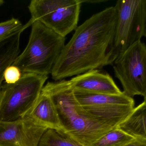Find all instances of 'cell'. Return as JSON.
<instances>
[{
  "label": "cell",
  "instance_id": "cell-4",
  "mask_svg": "<svg viewBox=\"0 0 146 146\" xmlns=\"http://www.w3.org/2000/svg\"><path fill=\"white\" fill-rule=\"evenodd\" d=\"M48 79L47 75L22 73L15 84L3 83L0 91V121H12L28 115Z\"/></svg>",
  "mask_w": 146,
  "mask_h": 146
},
{
  "label": "cell",
  "instance_id": "cell-18",
  "mask_svg": "<svg viewBox=\"0 0 146 146\" xmlns=\"http://www.w3.org/2000/svg\"><path fill=\"white\" fill-rule=\"evenodd\" d=\"M125 146H146V140L139 138H135Z\"/></svg>",
  "mask_w": 146,
  "mask_h": 146
},
{
  "label": "cell",
  "instance_id": "cell-15",
  "mask_svg": "<svg viewBox=\"0 0 146 146\" xmlns=\"http://www.w3.org/2000/svg\"><path fill=\"white\" fill-rule=\"evenodd\" d=\"M38 146H81L57 131L48 129L43 135Z\"/></svg>",
  "mask_w": 146,
  "mask_h": 146
},
{
  "label": "cell",
  "instance_id": "cell-20",
  "mask_svg": "<svg viewBox=\"0 0 146 146\" xmlns=\"http://www.w3.org/2000/svg\"><path fill=\"white\" fill-rule=\"evenodd\" d=\"M144 36L146 38V14L145 21V25H144Z\"/></svg>",
  "mask_w": 146,
  "mask_h": 146
},
{
  "label": "cell",
  "instance_id": "cell-8",
  "mask_svg": "<svg viewBox=\"0 0 146 146\" xmlns=\"http://www.w3.org/2000/svg\"><path fill=\"white\" fill-rule=\"evenodd\" d=\"M74 91L77 101L87 111L117 127L131 115L135 108L133 99L123 92L111 95Z\"/></svg>",
  "mask_w": 146,
  "mask_h": 146
},
{
  "label": "cell",
  "instance_id": "cell-1",
  "mask_svg": "<svg viewBox=\"0 0 146 146\" xmlns=\"http://www.w3.org/2000/svg\"><path fill=\"white\" fill-rule=\"evenodd\" d=\"M116 18L115 6L109 7L77 27L54 66L52 79L61 80L112 65Z\"/></svg>",
  "mask_w": 146,
  "mask_h": 146
},
{
  "label": "cell",
  "instance_id": "cell-12",
  "mask_svg": "<svg viewBox=\"0 0 146 146\" xmlns=\"http://www.w3.org/2000/svg\"><path fill=\"white\" fill-rule=\"evenodd\" d=\"M21 30L0 43V91L6 69L13 65L19 55Z\"/></svg>",
  "mask_w": 146,
  "mask_h": 146
},
{
  "label": "cell",
  "instance_id": "cell-2",
  "mask_svg": "<svg viewBox=\"0 0 146 146\" xmlns=\"http://www.w3.org/2000/svg\"><path fill=\"white\" fill-rule=\"evenodd\" d=\"M42 91L54 101L65 137L81 146H89L117 127L87 111L77 101L70 81L48 82Z\"/></svg>",
  "mask_w": 146,
  "mask_h": 146
},
{
  "label": "cell",
  "instance_id": "cell-22",
  "mask_svg": "<svg viewBox=\"0 0 146 146\" xmlns=\"http://www.w3.org/2000/svg\"><path fill=\"white\" fill-rule=\"evenodd\" d=\"M144 102H145V103H146V94L145 96L144 97Z\"/></svg>",
  "mask_w": 146,
  "mask_h": 146
},
{
  "label": "cell",
  "instance_id": "cell-21",
  "mask_svg": "<svg viewBox=\"0 0 146 146\" xmlns=\"http://www.w3.org/2000/svg\"><path fill=\"white\" fill-rule=\"evenodd\" d=\"M4 1H2V0H0V6L2 5L4 3Z\"/></svg>",
  "mask_w": 146,
  "mask_h": 146
},
{
  "label": "cell",
  "instance_id": "cell-13",
  "mask_svg": "<svg viewBox=\"0 0 146 146\" xmlns=\"http://www.w3.org/2000/svg\"><path fill=\"white\" fill-rule=\"evenodd\" d=\"M134 138L146 140V103L143 102L135 108L127 118L118 127Z\"/></svg>",
  "mask_w": 146,
  "mask_h": 146
},
{
  "label": "cell",
  "instance_id": "cell-6",
  "mask_svg": "<svg viewBox=\"0 0 146 146\" xmlns=\"http://www.w3.org/2000/svg\"><path fill=\"white\" fill-rule=\"evenodd\" d=\"M115 7L117 18L113 42L114 61L144 37L146 0H119Z\"/></svg>",
  "mask_w": 146,
  "mask_h": 146
},
{
  "label": "cell",
  "instance_id": "cell-16",
  "mask_svg": "<svg viewBox=\"0 0 146 146\" xmlns=\"http://www.w3.org/2000/svg\"><path fill=\"white\" fill-rule=\"evenodd\" d=\"M18 19L12 18L0 23V43L16 33L26 29Z\"/></svg>",
  "mask_w": 146,
  "mask_h": 146
},
{
  "label": "cell",
  "instance_id": "cell-17",
  "mask_svg": "<svg viewBox=\"0 0 146 146\" xmlns=\"http://www.w3.org/2000/svg\"><path fill=\"white\" fill-rule=\"evenodd\" d=\"M22 74V73L18 67L12 65L5 70L3 79L7 84H15L19 80Z\"/></svg>",
  "mask_w": 146,
  "mask_h": 146
},
{
  "label": "cell",
  "instance_id": "cell-14",
  "mask_svg": "<svg viewBox=\"0 0 146 146\" xmlns=\"http://www.w3.org/2000/svg\"><path fill=\"white\" fill-rule=\"evenodd\" d=\"M134 139L117 127L108 132L89 146H125Z\"/></svg>",
  "mask_w": 146,
  "mask_h": 146
},
{
  "label": "cell",
  "instance_id": "cell-19",
  "mask_svg": "<svg viewBox=\"0 0 146 146\" xmlns=\"http://www.w3.org/2000/svg\"><path fill=\"white\" fill-rule=\"evenodd\" d=\"M82 3H99L104 2L106 1L105 0H81Z\"/></svg>",
  "mask_w": 146,
  "mask_h": 146
},
{
  "label": "cell",
  "instance_id": "cell-11",
  "mask_svg": "<svg viewBox=\"0 0 146 146\" xmlns=\"http://www.w3.org/2000/svg\"><path fill=\"white\" fill-rule=\"evenodd\" d=\"M38 124L61 133L63 127L57 108L51 98L42 91L36 104L27 115Z\"/></svg>",
  "mask_w": 146,
  "mask_h": 146
},
{
  "label": "cell",
  "instance_id": "cell-5",
  "mask_svg": "<svg viewBox=\"0 0 146 146\" xmlns=\"http://www.w3.org/2000/svg\"><path fill=\"white\" fill-rule=\"evenodd\" d=\"M81 0H32L28 5L31 15L27 27L38 21L64 37L77 28Z\"/></svg>",
  "mask_w": 146,
  "mask_h": 146
},
{
  "label": "cell",
  "instance_id": "cell-3",
  "mask_svg": "<svg viewBox=\"0 0 146 146\" xmlns=\"http://www.w3.org/2000/svg\"><path fill=\"white\" fill-rule=\"evenodd\" d=\"M66 37H62L38 21L31 25L29 41L13 65L22 73L42 75L51 74L64 47Z\"/></svg>",
  "mask_w": 146,
  "mask_h": 146
},
{
  "label": "cell",
  "instance_id": "cell-10",
  "mask_svg": "<svg viewBox=\"0 0 146 146\" xmlns=\"http://www.w3.org/2000/svg\"><path fill=\"white\" fill-rule=\"evenodd\" d=\"M69 81L74 91L111 95L123 93L111 76L99 69L91 70L76 75Z\"/></svg>",
  "mask_w": 146,
  "mask_h": 146
},
{
  "label": "cell",
  "instance_id": "cell-7",
  "mask_svg": "<svg viewBox=\"0 0 146 146\" xmlns=\"http://www.w3.org/2000/svg\"><path fill=\"white\" fill-rule=\"evenodd\" d=\"M115 76L121 82L123 92L128 97L146 94V45L141 40L123 52L113 64Z\"/></svg>",
  "mask_w": 146,
  "mask_h": 146
},
{
  "label": "cell",
  "instance_id": "cell-9",
  "mask_svg": "<svg viewBox=\"0 0 146 146\" xmlns=\"http://www.w3.org/2000/svg\"><path fill=\"white\" fill-rule=\"evenodd\" d=\"M48 129L28 115L12 121H0V146H38Z\"/></svg>",
  "mask_w": 146,
  "mask_h": 146
}]
</instances>
